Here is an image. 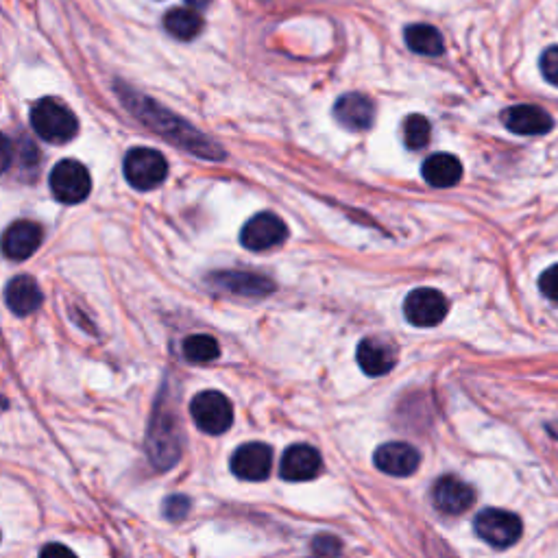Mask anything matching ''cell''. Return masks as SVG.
<instances>
[{"label": "cell", "instance_id": "1", "mask_svg": "<svg viewBox=\"0 0 558 558\" xmlns=\"http://www.w3.org/2000/svg\"><path fill=\"white\" fill-rule=\"evenodd\" d=\"M116 92L129 112L136 116L144 127L160 133L164 140L177 144V147L192 155L203 157V160H223L225 157V153L214 140L203 136L199 129L188 125L184 118H179L177 114L168 112L166 107L151 101L149 96L136 92L133 88L125 86V83H116Z\"/></svg>", "mask_w": 558, "mask_h": 558}, {"label": "cell", "instance_id": "2", "mask_svg": "<svg viewBox=\"0 0 558 558\" xmlns=\"http://www.w3.org/2000/svg\"><path fill=\"white\" fill-rule=\"evenodd\" d=\"M31 127L42 140L64 144L77 136L79 120L62 101L46 96L31 109Z\"/></svg>", "mask_w": 558, "mask_h": 558}, {"label": "cell", "instance_id": "3", "mask_svg": "<svg viewBox=\"0 0 558 558\" xmlns=\"http://www.w3.org/2000/svg\"><path fill=\"white\" fill-rule=\"evenodd\" d=\"M177 415L164 406H155V417L149 430V458L153 467L166 471L179 460V434Z\"/></svg>", "mask_w": 558, "mask_h": 558}, {"label": "cell", "instance_id": "4", "mask_svg": "<svg viewBox=\"0 0 558 558\" xmlns=\"http://www.w3.org/2000/svg\"><path fill=\"white\" fill-rule=\"evenodd\" d=\"M190 415L205 434H225L234 423V406L218 391H203L192 399Z\"/></svg>", "mask_w": 558, "mask_h": 558}, {"label": "cell", "instance_id": "5", "mask_svg": "<svg viewBox=\"0 0 558 558\" xmlns=\"http://www.w3.org/2000/svg\"><path fill=\"white\" fill-rule=\"evenodd\" d=\"M125 179L136 190H153L168 177L166 157L155 149H131L125 155Z\"/></svg>", "mask_w": 558, "mask_h": 558}, {"label": "cell", "instance_id": "6", "mask_svg": "<svg viewBox=\"0 0 558 558\" xmlns=\"http://www.w3.org/2000/svg\"><path fill=\"white\" fill-rule=\"evenodd\" d=\"M48 184H51V192L57 201L77 205L81 201H86L92 192V177L88 173V168L77 160H62L55 168L51 177H48Z\"/></svg>", "mask_w": 558, "mask_h": 558}, {"label": "cell", "instance_id": "7", "mask_svg": "<svg viewBox=\"0 0 558 558\" xmlns=\"http://www.w3.org/2000/svg\"><path fill=\"white\" fill-rule=\"evenodd\" d=\"M476 535L487 541L493 548H511L519 539L524 526H521V519L508 511H497V508H487L482 511L476 521Z\"/></svg>", "mask_w": 558, "mask_h": 558}, {"label": "cell", "instance_id": "8", "mask_svg": "<svg viewBox=\"0 0 558 558\" xmlns=\"http://www.w3.org/2000/svg\"><path fill=\"white\" fill-rule=\"evenodd\" d=\"M286 236L288 227L284 225L282 218L273 212H260L249 218L247 225L242 227L240 242L242 247H247L249 251H269L282 245Z\"/></svg>", "mask_w": 558, "mask_h": 558}, {"label": "cell", "instance_id": "9", "mask_svg": "<svg viewBox=\"0 0 558 558\" xmlns=\"http://www.w3.org/2000/svg\"><path fill=\"white\" fill-rule=\"evenodd\" d=\"M450 310L445 295L434 288H417L404 301L406 319L417 327H434L439 325Z\"/></svg>", "mask_w": 558, "mask_h": 558}, {"label": "cell", "instance_id": "10", "mask_svg": "<svg viewBox=\"0 0 558 558\" xmlns=\"http://www.w3.org/2000/svg\"><path fill=\"white\" fill-rule=\"evenodd\" d=\"M232 471L240 480L260 482L271 476L273 467V450L264 443H247L240 445L232 456Z\"/></svg>", "mask_w": 558, "mask_h": 558}, {"label": "cell", "instance_id": "11", "mask_svg": "<svg viewBox=\"0 0 558 558\" xmlns=\"http://www.w3.org/2000/svg\"><path fill=\"white\" fill-rule=\"evenodd\" d=\"M432 500L441 513L460 515L469 511L473 502H476V491H473L471 484L463 482L456 476H443L434 484Z\"/></svg>", "mask_w": 558, "mask_h": 558}, {"label": "cell", "instance_id": "12", "mask_svg": "<svg viewBox=\"0 0 558 558\" xmlns=\"http://www.w3.org/2000/svg\"><path fill=\"white\" fill-rule=\"evenodd\" d=\"M373 463L386 476L406 478L412 476L421 465V454L408 443H384L373 456Z\"/></svg>", "mask_w": 558, "mask_h": 558}, {"label": "cell", "instance_id": "13", "mask_svg": "<svg viewBox=\"0 0 558 558\" xmlns=\"http://www.w3.org/2000/svg\"><path fill=\"white\" fill-rule=\"evenodd\" d=\"M42 227L33 221H16L7 227L0 247L9 260H29L42 245Z\"/></svg>", "mask_w": 558, "mask_h": 558}, {"label": "cell", "instance_id": "14", "mask_svg": "<svg viewBox=\"0 0 558 558\" xmlns=\"http://www.w3.org/2000/svg\"><path fill=\"white\" fill-rule=\"evenodd\" d=\"M282 478L290 482L314 480L323 471L321 454L310 445H293L282 456Z\"/></svg>", "mask_w": 558, "mask_h": 558}, {"label": "cell", "instance_id": "15", "mask_svg": "<svg viewBox=\"0 0 558 558\" xmlns=\"http://www.w3.org/2000/svg\"><path fill=\"white\" fill-rule=\"evenodd\" d=\"M504 125L519 136H543L554 127L552 116L537 105H515L508 107L504 116Z\"/></svg>", "mask_w": 558, "mask_h": 558}, {"label": "cell", "instance_id": "16", "mask_svg": "<svg viewBox=\"0 0 558 558\" xmlns=\"http://www.w3.org/2000/svg\"><path fill=\"white\" fill-rule=\"evenodd\" d=\"M210 284L234 293L240 297H264L273 293V282L256 273H242V271H227L216 273L210 277Z\"/></svg>", "mask_w": 558, "mask_h": 558}, {"label": "cell", "instance_id": "17", "mask_svg": "<svg viewBox=\"0 0 558 558\" xmlns=\"http://www.w3.org/2000/svg\"><path fill=\"white\" fill-rule=\"evenodd\" d=\"M356 358L360 369L371 375V378H380V375L391 373L397 362L395 349L380 341V338H365V341L358 345Z\"/></svg>", "mask_w": 558, "mask_h": 558}, {"label": "cell", "instance_id": "18", "mask_svg": "<svg viewBox=\"0 0 558 558\" xmlns=\"http://www.w3.org/2000/svg\"><path fill=\"white\" fill-rule=\"evenodd\" d=\"M42 290L29 275H18L5 288V301L9 310L18 317H29L42 306Z\"/></svg>", "mask_w": 558, "mask_h": 558}, {"label": "cell", "instance_id": "19", "mask_svg": "<svg viewBox=\"0 0 558 558\" xmlns=\"http://www.w3.org/2000/svg\"><path fill=\"white\" fill-rule=\"evenodd\" d=\"M334 116L338 123L351 131H365L373 125V103L365 94H345L334 105Z\"/></svg>", "mask_w": 558, "mask_h": 558}, {"label": "cell", "instance_id": "20", "mask_svg": "<svg viewBox=\"0 0 558 558\" xmlns=\"http://www.w3.org/2000/svg\"><path fill=\"white\" fill-rule=\"evenodd\" d=\"M423 179L434 188H452L463 179V164L456 155L436 153L423 162Z\"/></svg>", "mask_w": 558, "mask_h": 558}, {"label": "cell", "instance_id": "21", "mask_svg": "<svg viewBox=\"0 0 558 558\" xmlns=\"http://www.w3.org/2000/svg\"><path fill=\"white\" fill-rule=\"evenodd\" d=\"M164 27L166 31L173 35L177 40H194L203 29V18L197 9H188V7H177L171 9L164 16Z\"/></svg>", "mask_w": 558, "mask_h": 558}, {"label": "cell", "instance_id": "22", "mask_svg": "<svg viewBox=\"0 0 558 558\" xmlns=\"http://www.w3.org/2000/svg\"><path fill=\"white\" fill-rule=\"evenodd\" d=\"M404 38L410 51H415L419 55L434 57V55H441L445 48L443 35L434 27H430V24H412V27L406 29Z\"/></svg>", "mask_w": 558, "mask_h": 558}, {"label": "cell", "instance_id": "23", "mask_svg": "<svg viewBox=\"0 0 558 558\" xmlns=\"http://www.w3.org/2000/svg\"><path fill=\"white\" fill-rule=\"evenodd\" d=\"M184 356L190 362L203 365V362H212L221 356V347H218L216 338H212L208 334H194V336H188L184 341Z\"/></svg>", "mask_w": 558, "mask_h": 558}, {"label": "cell", "instance_id": "24", "mask_svg": "<svg viewBox=\"0 0 558 558\" xmlns=\"http://www.w3.org/2000/svg\"><path fill=\"white\" fill-rule=\"evenodd\" d=\"M432 138V127L430 120L421 114H412L410 118H406L404 123V142L408 149H423L428 147V142Z\"/></svg>", "mask_w": 558, "mask_h": 558}, {"label": "cell", "instance_id": "25", "mask_svg": "<svg viewBox=\"0 0 558 558\" xmlns=\"http://www.w3.org/2000/svg\"><path fill=\"white\" fill-rule=\"evenodd\" d=\"M343 543L334 535H319L312 541V554L317 558H338L341 556Z\"/></svg>", "mask_w": 558, "mask_h": 558}, {"label": "cell", "instance_id": "26", "mask_svg": "<svg viewBox=\"0 0 558 558\" xmlns=\"http://www.w3.org/2000/svg\"><path fill=\"white\" fill-rule=\"evenodd\" d=\"M190 513V500L186 495H171L164 502V515L171 521H181Z\"/></svg>", "mask_w": 558, "mask_h": 558}, {"label": "cell", "instance_id": "27", "mask_svg": "<svg viewBox=\"0 0 558 558\" xmlns=\"http://www.w3.org/2000/svg\"><path fill=\"white\" fill-rule=\"evenodd\" d=\"M541 72L552 86L558 88V46L548 48V51L541 55Z\"/></svg>", "mask_w": 558, "mask_h": 558}, {"label": "cell", "instance_id": "28", "mask_svg": "<svg viewBox=\"0 0 558 558\" xmlns=\"http://www.w3.org/2000/svg\"><path fill=\"white\" fill-rule=\"evenodd\" d=\"M539 288L550 301L558 303V264L550 266L548 271H543V275L539 277Z\"/></svg>", "mask_w": 558, "mask_h": 558}, {"label": "cell", "instance_id": "29", "mask_svg": "<svg viewBox=\"0 0 558 558\" xmlns=\"http://www.w3.org/2000/svg\"><path fill=\"white\" fill-rule=\"evenodd\" d=\"M40 558H77V556H75V552L66 548V545H62V543H48L42 548Z\"/></svg>", "mask_w": 558, "mask_h": 558}, {"label": "cell", "instance_id": "30", "mask_svg": "<svg viewBox=\"0 0 558 558\" xmlns=\"http://www.w3.org/2000/svg\"><path fill=\"white\" fill-rule=\"evenodd\" d=\"M11 160H14V147H11L9 138L0 133V175L11 166Z\"/></svg>", "mask_w": 558, "mask_h": 558}, {"label": "cell", "instance_id": "31", "mask_svg": "<svg viewBox=\"0 0 558 558\" xmlns=\"http://www.w3.org/2000/svg\"><path fill=\"white\" fill-rule=\"evenodd\" d=\"M186 3L192 7V9H203V7H208L212 0H186Z\"/></svg>", "mask_w": 558, "mask_h": 558}]
</instances>
